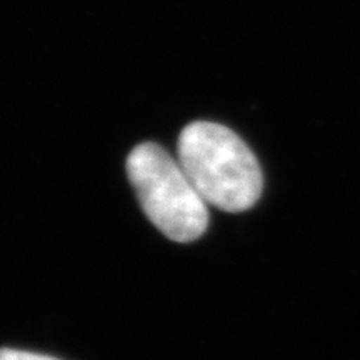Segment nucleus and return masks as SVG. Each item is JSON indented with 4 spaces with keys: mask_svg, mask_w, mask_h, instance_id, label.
<instances>
[{
    "mask_svg": "<svg viewBox=\"0 0 360 360\" xmlns=\"http://www.w3.org/2000/svg\"><path fill=\"white\" fill-rule=\"evenodd\" d=\"M179 162L207 204L244 212L262 195L257 159L236 132L214 122H192L177 143Z\"/></svg>",
    "mask_w": 360,
    "mask_h": 360,
    "instance_id": "obj_1",
    "label": "nucleus"
},
{
    "mask_svg": "<svg viewBox=\"0 0 360 360\" xmlns=\"http://www.w3.org/2000/svg\"><path fill=\"white\" fill-rule=\"evenodd\" d=\"M127 177L143 214L165 237L197 240L209 227L207 202L175 160L157 143H141L127 159Z\"/></svg>",
    "mask_w": 360,
    "mask_h": 360,
    "instance_id": "obj_2",
    "label": "nucleus"
},
{
    "mask_svg": "<svg viewBox=\"0 0 360 360\" xmlns=\"http://www.w3.org/2000/svg\"><path fill=\"white\" fill-rule=\"evenodd\" d=\"M0 360H60L51 355L27 352L19 349H0Z\"/></svg>",
    "mask_w": 360,
    "mask_h": 360,
    "instance_id": "obj_3",
    "label": "nucleus"
}]
</instances>
